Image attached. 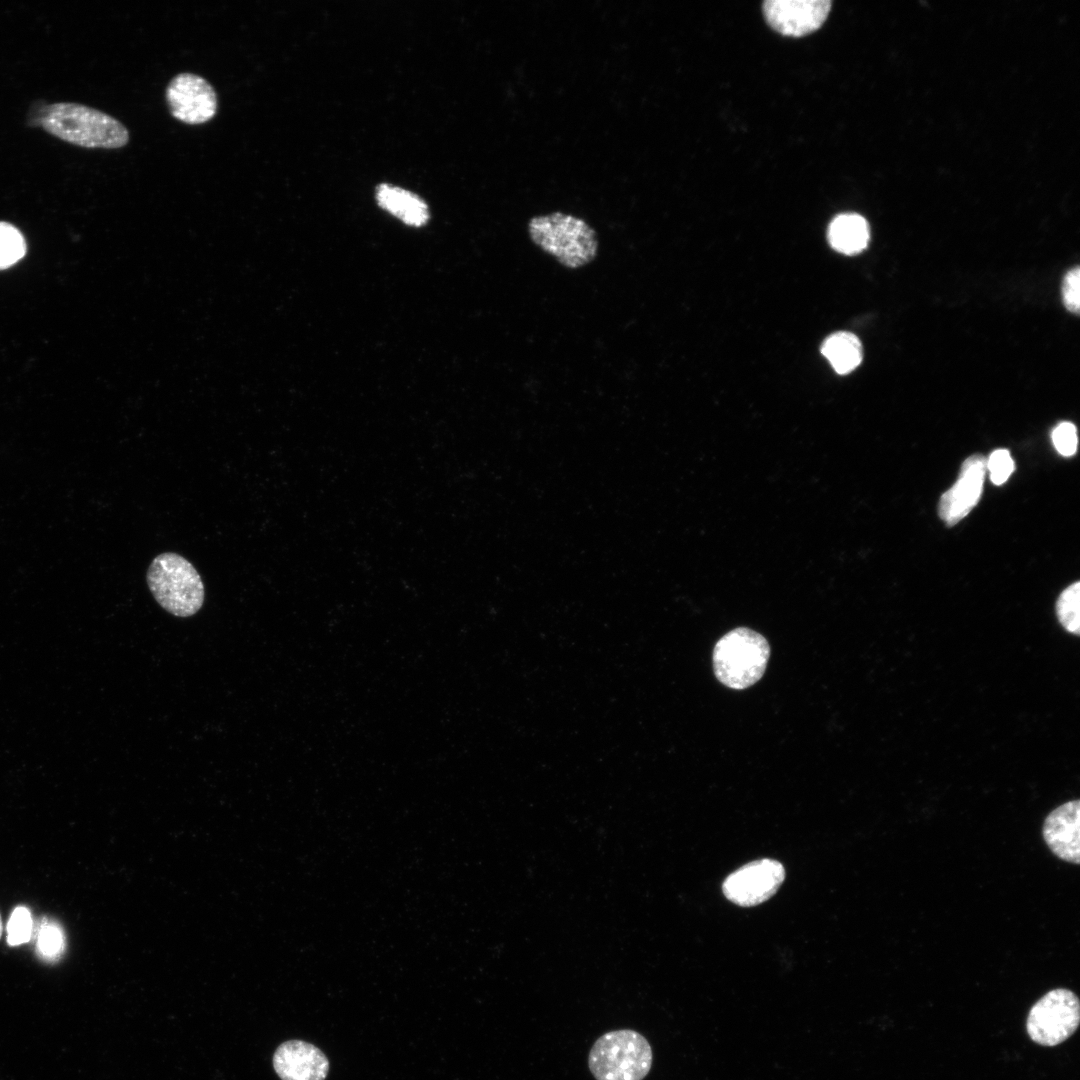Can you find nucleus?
Returning a JSON list of instances; mask_svg holds the SVG:
<instances>
[{"mask_svg":"<svg viewBox=\"0 0 1080 1080\" xmlns=\"http://www.w3.org/2000/svg\"><path fill=\"white\" fill-rule=\"evenodd\" d=\"M39 125L70 144L91 149H119L129 142V131L118 119L98 109L73 102L45 106Z\"/></svg>","mask_w":1080,"mask_h":1080,"instance_id":"nucleus-1","label":"nucleus"},{"mask_svg":"<svg viewBox=\"0 0 1080 1080\" xmlns=\"http://www.w3.org/2000/svg\"><path fill=\"white\" fill-rule=\"evenodd\" d=\"M527 233L536 247L569 270L587 266L599 252L596 230L571 213L553 211L532 216Z\"/></svg>","mask_w":1080,"mask_h":1080,"instance_id":"nucleus-2","label":"nucleus"},{"mask_svg":"<svg viewBox=\"0 0 1080 1080\" xmlns=\"http://www.w3.org/2000/svg\"><path fill=\"white\" fill-rule=\"evenodd\" d=\"M146 580L157 603L174 616H192L204 603L201 576L186 558L174 552L157 555L149 565Z\"/></svg>","mask_w":1080,"mask_h":1080,"instance_id":"nucleus-3","label":"nucleus"},{"mask_svg":"<svg viewBox=\"0 0 1080 1080\" xmlns=\"http://www.w3.org/2000/svg\"><path fill=\"white\" fill-rule=\"evenodd\" d=\"M769 656L770 646L763 635L747 627H738L715 644L714 674L728 688L746 689L762 678Z\"/></svg>","mask_w":1080,"mask_h":1080,"instance_id":"nucleus-4","label":"nucleus"},{"mask_svg":"<svg viewBox=\"0 0 1080 1080\" xmlns=\"http://www.w3.org/2000/svg\"><path fill=\"white\" fill-rule=\"evenodd\" d=\"M652 1062L648 1040L631 1029L604 1033L592 1045L588 1056L589 1070L596 1080H643Z\"/></svg>","mask_w":1080,"mask_h":1080,"instance_id":"nucleus-5","label":"nucleus"},{"mask_svg":"<svg viewBox=\"0 0 1080 1080\" xmlns=\"http://www.w3.org/2000/svg\"><path fill=\"white\" fill-rule=\"evenodd\" d=\"M1080 1005L1074 992L1058 988L1047 992L1030 1009L1026 1029L1029 1037L1042 1046H1056L1078 1028Z\"/></svg>","mask_w":1080,"mask_h":1080,"instance_id":"nucleus-6","label":"nucleus"},{"mask_svg":"<svg viewBox=\"0 0 1080 1080\" xmlns=\"http://www.w3.org/2000/svg\"><path fill=\"white\" fill-rule=\"evenodd\" d=\"M165 97L170 114L188 125L204 124L217 114L218 98L214 87L194 73L175 75L166 87Z\"/></svg>","mask_w":1080,"mask_h":1080,"instance_id":"nucleus-7","label":"nucleus"},{"mask_svg":"<svg viewBox=\"0 0 1080 1080\" xmlns=\"http://www.w3.org/2000/svg\"><path fill=\"white\" fill-rule=\"evenodd\" d=\"M784 878L782 864L765 858L750 862L731 873L723 882L722 889L731 902L744 907L755 906L775 894Z\"/></svg>","mask_w":1080,"mask_h":1080,"instance_id":"nucleus-8","label":"nucleus"},{"mask_svg":"<svg viewBox=\"0 0 1080 1080\" xmlns=\"http://www.w3.org/2000/svg\"><path fill=\"white\" fill-rule=\"evenodd\" d=\"M831 4L829 0H767L763 3V14L775 31L800 37L823 24Z\"/></svg>","mask_w":1080,"mask_h":1080,"instance_id":"nucleus-9","label":"nucleus"},{"mask_svg":"<svg viewBox=\"0 0 1080 1080\" xmlns=\"http://www.w3.org/2000/svg\"><path fill=\"white\" fill-rule=\"evenodd\" d=\"M986 460L981 454L968 457L962 464L956 483L940 498L938 513L948 525L954 526L975 507L981 497Z\"/></svg>","mask_w":1080,"mask_h":1080,"instance_id":"nucleus-10","label":"nucleus"},{"mask_svg":"<svg viewBox=\"0 0 1080 1080\" xmlns=\"http://www.w3.org/2000/svg\"><path fill=\"white\" fill-rule=\"evenodd\" d=\"M273 1067L281 1080H325L329 1061L316 1046L302 1040H288L275 1051Z\"/></svg>","mask_w":1080,"mask_h":1080,"instance_id":"nucleus-11","label":"nucleus"},{"mask_svg":"<svg viewBox=\"0 0 1080 1080\" xmlns=\"http://www.w3.org/2000/svg\"><path fill=\"white\" fill-rule=\"evenodd\" d=\"M1080 801H1068L1046 817L1042 834L1048 848L1061 860L1079 864Z\"/></svg>","mask_w":1080,"mask_h":1080,"instance_id":"nucleus-12","label":"nucleus"},{"mask_svg":"<svg viewBox=\"0 0 1080 1080\" xmlns=\"http://www.w3.org/2000/svg\"><path fill=\"white\" fill-rule=\"evenodd\" d=\"M827 237L833 249L846 255H854L867 247L870 228L861 215L844 213L831 221Z\"/></svg>","mask_w":1080,"mask_h":1080,"instance_id":"nucleus-13","label":"nucleus"},{"mask_svg":"<svg viewBox=\"0 0 1080 1080\" xmlns=\"http://www.w3.org/2000/svg\"><path fill=\"white\" fill-rule=\"evenodd\" d=\"M378 204L404 223L424 225L429 219L426 203L414 193L403 188L381 184L376 191Z\"/></svg>","mask_w":1080,"mask_h":1080,"instance_id":"nucleus-14","label":"nucleus"},{"mask_svg":"<svg viewBox=\"0 0 1080 1080\" xmlns=\"http://www.w3.org/2000/svg\"><path fill=\"white\" fill-rule=\"evenodd\" d=\"M821 352L833 369L841 375L848 374L857 368L863 358L860 340L847 331H839L827 337L822 344Z\"/></svg>","mask_w":1080,"mask_h":1080,"instance_id":"nucleus-15","label":"nucleus"},{"mask_svg":"<svg viewBox=\"0 0 1080 1080\" xmlns=\"http://www.w3.org/2000/svg\"><path fill=\"white\" fill-rule=\"evenodd\" d=\"M63 929L51 921H43L36 937V951L41 960L55 962L65 951Z\"/></svg>","mask_w":1080,"mask_h":1080,"instance_id":"nucleus-16","label":"nucleus"},{"mask_svg":"<svg viewBox=\"0 0 1080 1080\" xmlns=\"http://www.w3.org/2000/svg\"><path fill=\"white\" fill-rule=\"evenodd\" d=\"M1080 583L1075 582L1062 591L1056 603V613L1061 625L1075 635L1080 631Z\"/></svg>","mask_w":1080,"mask_h":1080,"instance_id":"nucleus-17","label":"nucleus"},{"mask_svg":"<svg viewBox=\"0 0 1080 1080\" xmlns=\"http://www.w3.org/2000/svg\"><path fill=\"white\" fill-rule=\"evenodd\" d=\"M26 253L22 233L12 224L0 221V270L17 263Z\"/></svg>","mask_w":1080,"mask_h":1080,"instance_id":"nucleus-18","label":"nucleus"},{"mask_svg":"<svg viewBox=\"0 0 1080 1080\" xmlns=\"http://www.w3.org/2000/svg\"><path fill=\"white\" fill-rule=\"evenodd\" d=\"M32 933L33 920L30 910L25 906H17L7 923V943L12 947L27 943Z\"/></svg>","mask_w":1080,"mask_h":1080,"instance_id":"nucleus-19","label":"nucleus"},{"mask_svg":"<svg viewBox=\"0 0 1080 1080\" xmlns=\"http://www.w3.org/2000/svg\"><path fill=\"white\" fill-rule=\"evenodd\" d=\"M990 479L995 485L1003 484L1014 471V461L1006 449H997L987 461Z\"/></svg>","mask_w":1080,"mask_h":1080,"instance_id":"nucleus-20","label":"nucleus"},{"mask_svg":"<svg viewBox=\"0 0 1080 1080\" xmlns=\"http://www.w3.org/2000/svg\"><path fill=\"white\" fill-rule=\"evenodd\" d=\"M1052 441L1063 456H1072L1077 449V431L1071 422H1061L1052 431Z\"/></svg>","mask_w":1080,"mask_h":1080,"instance_id":"nucleus-21","label":"nucleus"},{"mask_svg":"<svg viewBox=\"0 0 1080 1080\" xmlns=\"http://www.w3.org/2000/svg\"><path fill=\"white\" fill-rule=\"evenodd\" d=\"M1079 283L1080 270L1075 266L1066 273L1062 283L1063 303L1067 310L1075 314H1078L1080 306Z\"/></svg>","mask_w":1080,"mask_h":1080,"instance_id":"nucleus-22","label":"nucleus"},{"mask_svg":"<svg viewBox=\"0 0 1080 1080\" xmlns=\"http://www.w3.org/2000/svg\"><path fill=\"white\" fill-rule=\"evenodd\" d=\"M2 933H3V925H2L1 915H0V939H1Z\"/></svg>","mask_w":1080,"mask_h":1080,"instance_id":"nucleus-23","label":"nucleus"}]
</instances>
